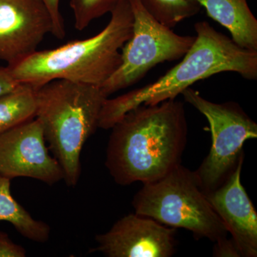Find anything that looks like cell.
I'll return each instance as SVG.
<instances>
[{
	"label": "cell",
	"mask_w": 257,
	"mask_h": 257,
	"mask_svg": "<svg viewBox=\"0 0 257 257\" xmlns=\"http://www.w3.org/2000/svg\"><path fill=\"white\" fill-rule=\"evenodd\" d=\"M176 230L151 218L128 214L107 232L96 235L98 246L91 252L108 257H170L175 253Z\"/></svg>",
	"instance_id": "obj_10"
},
{
	"label": "cell",
	"mask_w": 257,
	"mask_h": 257,
	"mask_svg": "<svg viewBox=\"0 0 257 257\" xmlns=\"http://www.w3.org/2000/svg\"><path fill=\"white\" fill-rule=\"evenodd\" d=\"M0 176L10 179L28 177L49 185L64 180L62 167L49 153L36 118L0 135Z\"/></svg>",
	"instance_id": "obj_8"
},
{
	"label": "cell",
	"mask_w": 257,
	"mask_h": 257,
	"mask_svg": "<svg viewBox=\"0 0 257 257\" xmlns=\"http://www.w3.org/2000/svg\"><path fill=\"white\" fill-rule=\"evenodd\" d=\"M53 22L43 0H0V60L8 66L36 52Z\"/></svg>",
	"instance_id": "obj_9"
},
{
	"label": "cell",
	"mask_w": 257,
	"mask_h": 257,
	"mask_svg": "<svg viewBox=\"0 0 257 257\" xmlns=\"http://www.w3.org/2000/svg\"><path fill=\"white\" fill-rule=\"evenodd\" d=\"M106 98L98 86L66 79H55L35 88V118L68 187L78 183L83 147L98 128Z\"/></svg>",
	"instance_id": "obj_4"
},
{
	"label": "cell",
	"mask_w": 257,
	"mask_h": 257,
	"mask_svg": "<svg viewBox=\"0 0 257 257\" xmlns=\"http://www.w3.org/2000/svg\"><path fill=\"white\" fill-rule=\"evenodd\" d=\"M196 39L180 63L156 82L113 99L106 98L98 128L109 130L128 111L140 105H155L175 99L194 83L221 72L257 79V52L241 48L207 22L194 25Z\"/></svg>",
	"instance_id": "obj_2"
},
{
	"label": "cell",
	"mask_w": 257,
	"mask_h": 257,
	"mask_svg": "<svg viewBox=\"0 0 257 257\" xmlns=\"http://www.w3.org/2000/svg\"><path fill=\"white\" fill-rule=\"evenodd\" d=\"M11 179L0 176V221H8L23 237L37 243L50 239V227L36 220L12 195Z\"/></svg>",
	"instance_id": "obj_13"
},
{
	"label": "cell",
	"mask_w": 257,
	"mask_h": 257,
	"mask_svg": "<svg viewBox=\"0 0 257 257\" xmlns=\"http://www.w3.org/2000/svg\"><path fill=\"white\" fill-rule=\"evenodd\" d=\"M47 5L52 22H53V32L52 35L57 39L64 38L66 35L65 28H64L63 18L60 13V0H43Z\"/></svg>",
	"instance_id": "obj_17"
},
{
	"label": "cell",
	"mask_w": 257,
	"mask_h": 257,
	"mask_svg": "<svg viewBox=\"0 0 257 257\" xmlns=\"http://www.w3.org/2000/svg\"><path fill=\"white\" fill-rule=\"evenodd\" d=\"M35 88L20 84L14 90L0 96V135L35 119Z\"/></svg>",
	"instance_id": "obj_14"
},
{
	"label": "cell",
	"mask_w": 257,
	"mask_h": 257,
	"mask_svg": "<svg viewBox=\"0 0 257 257\" xmlns=\"http://www.w3.org/2000/svg\"><path fill=\"white\" fill-rule=\"evenodd\" d=\"M107 25L97 35L32 55L8 66L20 84L36 88L55 79H66L100 87L121 63V50L133 33L130 0L111 12Z\"/></svg>",
	"instance_id": "obj_3"
},
{
	"label": "cell",
	"mask_w": 257,
	"mask_h": 257,
	"mask_svg": "<svg viewBox=\"0 0 257 257\" xmlns=\"http://www.w3.org/2000/svg\"><path fill=\"white\" fill-rule=\"evenodd\" d=\"M214 256L241 257V255L234 241L226 237L216 241L214 247Z\"/></svg>",
	"instance_id": "obj_19"
},
{
	"label": "cell",
	"mask_w": 257,
	"mask_h": 257,
	"mask_svg": "<svg viewBox=\"0 0 257 257\" xmlns=\"http://www.w3.org/2000/svg\"><path fill=\"white\" fill-rule=\"evenodd\" d=\"M15 79L10 67H0V96L12 92L20 85Z\"/></svg>",
	"instance_id": "obj_20"
},
{
	"label": "cell",
	"mask_w": 257,
	"mask_h": 257,
	"mask_svg": "<svg viewBox=\"0 0 257 257\" xmlns=\"http://www.w3.org/2000/svg\"><path fill=\"white\" fill-rule=\"evenodd\" d=\"M243 155L235 170L215 190L207 193L241 256H257V214L241 182Z\"/></svg>",
	"instance_id": "obj_11"
},
{
	"label": "cell",
	"mask_w": 257,
	"mask_h": 257,
	"mask_svg": "<svg viewBox=\"0 0 257 257\" xmlns=\"http://www.w3.org/2000/svg\"><path fill=\"white\" fill-rule=\"evenodd\" d=\"M181 94L207 118L210 125V152L195 171L207 194L220 187L235 170L243 155L245 142L257 138V124L234 101L212 102L191 87Z\"/></svg>",
	"instance_id": "obj_7"
},
{
	"label": "cell",
	"mask_w": 257,
	"mask_h": 257,
	"mask_svg": "<svg viewBox=\"0 0 257 257\" xmlns=\"http://www.w3.org/2000/svg\"><path fill=\"white\" fill-rule=\"evenodd\" d=\"M25 248L13 242L9 236L0 231V257H25Z\"/></svg>",
	"instance_id": "obj_18"
},
{
	"label": "cell",
	"mask_w": 257,
	"mask_h": 257,
	"mask_svg": "<svg viewBox=\"0 0 257 257\" xmlns=\"http://www.w3.org/2000/svg\"><path fill=\"white\" fill-rule=\"evenodd\" d=\"M121 1L122 0H70L74 28L83 31L96 19L111 13Z\"/></svg>",
	"instance_id": "obj_16"
},
{
	"label": "cell",
	"mask_w": 257,
	"mask_h": 257,
	"mask_svg": "<svg viewBox=\"0 0 257 257\" xmlns=\"http://www.w3.org/2000/svg\"><path fill=\"white\" fill-rule=\"evenodd\" d=\"M145 9L170 28L199 13L201 6L192 0H141Z\"/></svg>",
	"instance_id": "obj_15"
},
{
	"label": "cell",
	"mask_w": 257,
	"mask_h": 257,
	"mask_svg": "<svg viewBox=\"0 0 257 257\" xmlns=\"http://www.w3.org/2000/svg\"><path fill=\"white\" fill-rule=\"evenodd\" d=\"M204 8L209 18L224 27L238 46L257 52V20L247 0H192Z\"/></svg>",
	"instance_id": "obj_12"
},
{
	"label": "cell",
	"mask_w": 257,
	"mask_h": 257,
	"mask_svg": "<svg viewBox=\"0 0 257 257\" xmlns=\"http://www.w3.org/2000/svg\"><path fill=\"white\" fill-rule=\"evenodd\" d=\"M133 206L135 214L170 227L189 230L197 239L216 242L229 233L195 171L181 164L162 178L143 184L133 198Z\"/></svg>",
	"instance_id": "obj_5"
},
{
	"label": "cell",
	"mask_w": 257,
	"mask_h": 257,
	"mask_svg": "<svg viewBox=\"0 0 257 257\" xmlns=\"http://www.w3.org/2000/svg\"><path fill=\"white\" fill-rule=\"evenodd\" d=\"M111 128L105 166L116 184L150 183L180 165L188 133L182 101L139 106Z\"/></svg>",
	"instance_id": "obj_1"
},
{
	"label": "cell",
	"mask_w": 257,
	"mask_h": 257,
	"mask_svg": "<svg viewBox=\"0 0 257 257\" xmlns=\"http://www.w3.org/2000/svg\"><path fill=\"white\" fill-rule=\"evenodd\" d=\"M133 13V33L121 50V63L99 87L109 97L136 84L152 68L165 62L182 58L196 36H182L160 23L141 0H130Z\"/></svg>",
	"instance_id": "obj_6"
}]
</instances>
